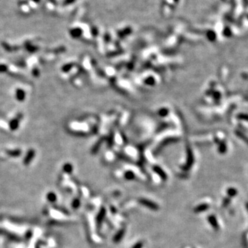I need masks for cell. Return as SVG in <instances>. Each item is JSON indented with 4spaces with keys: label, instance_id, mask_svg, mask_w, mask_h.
<instances>
[{
    "label": "cell",
    "instance_id": "obj_7",
    "mask_svg": "<svg viewBox=\"0 0 248 248\" xmlns=\"http://www.w3.org/2000/svg\"><path fill=\"white\" fill-rule=\"evenodd\" d=\"M227 196H229L230 198H232V197L235 196L237 194L238 191H237V190L235 189V188H228V189H227Z\"/></svg>",
    "mask_w": 248,
    "mask_h": 248
},
{
    "label": "cell",
    "instance_id": "obj_1",
    "mask_svg": "<svg viewBox=\"0 0 248 248\" xmlns=\"http://www.w3.org/2000/svg\"><path fill=\"white\" fill-rule=\"evenodd\" d=\"M138 202L139 204L143 205V206H145V208L150 209L151 210H153V211H158L159 209V206L157 203L151 201V200L147 199V198H140L138 199Z\"/></svg>",
    "mask_w": 248,
    "mask_h": 248
},
{
    "label": "cell",
    "instance_id": "obj_12",
    "mask_svg": "<svg viewBox=\"0 0 248 248\" xmlns=\"http://www.w3.org/2000/svg\"><path fill=\"white\" fill-rule=\"evenodd\" d=\"M143 243L142 241H138L132 246V248H143Z\"/></svg>",
    "mask_w": 248,
    "mask_h": 248
},
{
    "label": "cell",
    "instance_id": "obj_14",
    "mask_svg": "<svg viewBox=\"0 0 248 248\" xmlns=\"http://www.w3.org/2000/svg\"><path fill=\"white\" fill-rule=\"evenodd\" d=\"M31 1H33V2H35V3L40 2V0H31Z\"/></svg>",
    "mask_w": 248,
    "mask_h": 248
},
{
    "label": "cell",
    "instance_id": "obj_4",
    "mask_svg": "<svg viewBox=\"0 0 248 248\" xmlns=\"http://www.w3.org/2000/svg\"><path fill=\"white\" fill-rule=\"evenodd\" d=\"M208 221L209 223L211 225V226L212 227V228H213L214 230H219V228H220V227H219V224L218 223V221H217L216 217L214 215L212 214L209 216L208 217Z\"/></svg>",
    "mask_w": 248,
    "mask_h": 248
},
{
    "label": "cell",
    "instance_id": "obj_2",
    "mask_svg": "<svg viewBox=\"0 0 248 248\" xmlns=\"http://www.w3.org/2000/svg\"><path fill=\"white\" fill-rule=\"evenodd\" d=\"M106 216V209L104 207H101L99 210L97 216L96 221H97V225L98 228H100L101 227L103 221Z\"/></svg>",
    "mask_w": 248,
    "mask_h": 248
},
{
    "label": "cell",
    "instance_id": "obj_5",
    "mask_svg": "<svg viewBox=\"0 0 248 248\" xmlns=\"http://www.w3.org/2000/svg\"><path fill=\"white\" fill-rule=\"evenodd\" d=\"M210 208V205L208 203H201V204L197 205L194 209V212L195 213H201V212H205Z\"/></svg>",
    "mask_w": 248,
    "mask_h": 248
},
{
    "label": "cell",
    "instance_id": "obj_11",
    "mask_svg": "<svg viewBox=\"0 0 248 248\" xmlns=\"http://www.w3.org/2000/svg\"><path fill=\"white\" fill-rule=\"evenodd\" d=\"M237 119L241 121H248V115L247 114H239L237 116Z\"/></svg>",
    "mask_w": 248,
    "mask_h": 248
},
{
    "label": "cell",
    "instance_id": "obj_10",
    "mask_svg": "<svg viewBox=\"0 0 248 248\" xmlns=\"http://www.w3.org/2000/svg\"><path fill=\"white\" fill-rule=\"evenodd\" d=\"M231 203V198H230L229 196L225 197V198H223V208H227V206H229V205Z\"/></svg>",
    "mask_w": 248,
    "mask_h": 248
},
{
    "label": "cell",
    "instance_id": "obj_15",
    "mask_svg": "<svg viewBox=\"0 0 248 248\" xmlns=\"http://www.w3.org/2000/svg\"><path fill=\"white\" fill-rule=\"evenodd\" d=\"M246 208H247V210L248 211V203H246Z\"/></svg>",
    "mask_w": 248,
    "mask_h": 248
},
{
    "label": "cell",
    "instance_id": "obj_9",
    "mask_svg": "<svg viewBox=\"0 0 248 248\" xmlns=\"http://www.w3.org/2000/svg\"><path fill=\"white\" fill-rule=\"evenodd\" d=\"M236 135H237L238 136V137H239V138L242 139V140H243L246 143H247V145H248V138H247V137H246L245 135H244L243 133V132H239V131H237V132H236Z\"/></svg>",
    "mask_w": 248,
    "mask_h": 248
},
{
    "label": "cell",
    "instance_id": "obj_3",
    "mask_svg": "<svg viewBox=\"0 0 248 248\" xmlns=\"http://www.w3.org/2000/svg\"><path fill=\"white\" fill-rule=\"evenodd\" d=\"M125 234V229L124 228H121L119 230L117 231V232L115 234L113 237V242L115 243H119L122 239H123L124 236Z\"/></svg>",
    "mask_w": 248,
    "mask_h": 248
},
{
    "label": "cell",
    "instance_id": "obj_13",
    "mask_svg": "<svg viewBox=\"0 0 248 248\" xmlns=\"http://www.w3.org/2000/svg\"><path fill=\"white\" fill-rule=\"evenodd\" d=\"M74 1H75V0H64V2H63V5H64V6H67V5L72 4Z\"/></svg>",
    "mask_w": 248,
    "mask_h": 248
},
{
    "label": "cell",
    "instance_id": "obj_6",
    "mask_svg": "<svg viewBox=\"0 0 248 248\" xmlns=\"http://www.w3.org/2000/svg\"><path fill=\"white\" fill-rule=\"evenodd\" d=\"M154 171L159 176V177H160L161 179L164 180V181L167 180L168 179L167 174H166V173L164 172V171L161 168H160L159 167H157V166H155V167L154 168Z\"/></svg>",
    "mask_w": 248,
    "mask_h": 248
},
{
    "label": "cell",
    "instance_id": "obj_8",
    "mask_svg": "<svg viewBox=\"0 0 248 248\" xmlns=\"http://www.w3.org/2000/svg\"><path fill=\"white\" fill-rule=\"evenodd\" d=\"M124 178L128 181H132V180L135 179V175L132 172H126L124 174Z\"/></svg>",
    "mask_w": 248,
    "mask_h": 248
}]
</instances>
